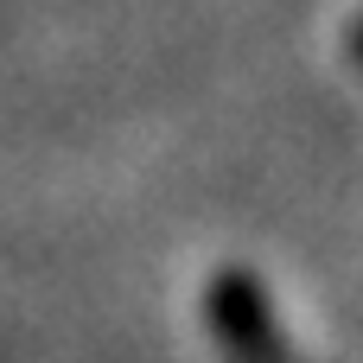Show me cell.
Returning <instances> with one entry per match:
<instances>
[{
    "instance_id": "6da1fadb",
    "label": "cell",
    "mask_w": 363,
    "mask_h": 363,
    "mask_svg": "<svg viewBox=\"0 0 363 363\" xmlns=\"http://www.w3.org/2000/svg\"><path fill=\"white\" fill-rule=\"evenodd\" d=\"M204 325L230 363H294L287 332L249 268H217L204 287Z\"/></svg>"
},
{
    "instance_id": "7a4b0ae2",
    "label": "cell",
    "mask_w": 363,
    "mask_h": 363,
    "mask_svg": "<svg viewBox=\"0 0 363 363\" xmlns=\"http://www.w3.org/2000/svg\"><path fill=\"white\" fill-rule=\"evenodd\" d=\"M345 45H351V64H357V70H363V13H357V19H351V32H345Z\"/></svg>"
}]
</instances>
